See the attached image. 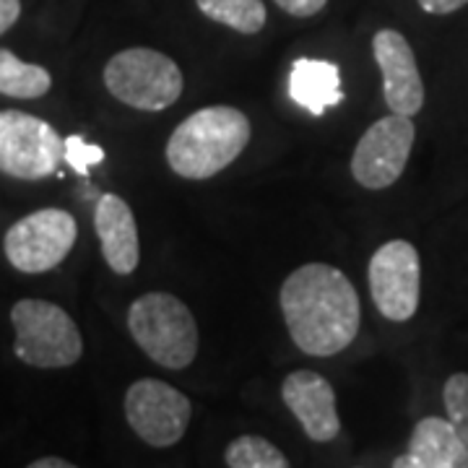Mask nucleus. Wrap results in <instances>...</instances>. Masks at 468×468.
I'll return each instance as SVG.
<instances>
[{
  "label": "nucleus",
  "mask_w": 468,
  "mask_h": 468,
  "mask_svg": "<svg viewBox=\"0 0 468 468\" xmlns=\"http://www.w3.org/2000/svg\"><path fill=\"white\" fill-rule=\"evenodd\" d=\"M279 300L292 341L310 356H334L359 334L362 304L335 266L307 263L292 271Z\"/></svg>",
  "instance_id": "1"
},
{
  "label": "nucleus",
  "mask_w": 468,
  "mask_h": 468,
  "mask_svg": "<svg viewBox=\"0 0 468 468\" xmlns=\"http://www.w3.org/2000/svg\"><path fill=\"white\" fill-rule=\"evenodd\" d=\"M250 144V120L242 110L203 107L175 128L167 141V162L185 180H208L229 167Z\"/></svg>",
  "instance_id": "2"
},
{
  "label": "nucleus",
  "mask_w": 468,
  "mask_h": 468,
  "mask_svg": "<svg viewBox=\"0 0 468 468\" xmlns=\"http://www.w3.org/2000/svg\"><path fill=\"white\" fill-rule=\"evenodd\" d=\"M128 328L151 362L185 369L198 354V325L183 300L167 292H149L131 304Z\"/></svg>",
  "instance_id": "3"
},
{
  "label": "nucleus",
  "mask_w": 468,
  "mask_h": 468,
  "mask_svg": "<svg viewBox=\"0 0 468 468\" xmlns=\"http://www.w3.org/2000/svg\"><path fill=\"white\" fill-rule=\"evenodd\" d=\"M16 356L39 369H63L84 354V338L76 320L48 300H18L11 310Z\"/></svg>",
  "instance_id": "4"
},
{
  "label": "nucleus",
  "mask_w": 468,
  "mask_h": 468,
  "mask_svg": "<svg viewBox=\"0 0 468 468\" xmlns=\"http://www.w3.org/2000/svg\"><path fill=\"white\" fill-rule=\"evenodd\" d=\"M104 86L117 101L133 110L159 112L180 100L185 79L180 66L165 52L131 48L107 60Z\"/></svg>",
  "instance_id": "5"
},
{
  "label": "nucleus",
  "mask_w": 468,
  "mask_h": 468,
  "mask_svg": "<svg viewBox=\"0 0 468 468\" xmlns=\"http://www.w3.org/2000/svg\"><path fill=\"white\" fill-rule=\"evenodd\" d=\"M63 162V138L39 117L3 110L0 112V172L24 183L45 180Z\"/></svg>",
  "instance_id": "6"
},
{
  "label": "nucleus",
  "mask_w": 468,
  "mask_h": 468,
  "mask_svg": "<svg viewBox=\"0 0 468 468\" xmlns=\"http://www.w3.org/2000/svg\"><path fill=\"white\" fill-rule=\"evenodd\" d=\"M79 224L63 208H39L18 218L5 232L3 250L8 263L21 273H48L58 268L73 250Z\"/></svg>",
  "instance_id": "7"
},
{
  "label": "nucleus",
  "mask_w": 468,
  "mask_h": 468,
  "mask_svg": "<svg viewBox=\"0 0 468 468\" xmlns=\"http://www.w3.org/2000/svg\"><path fill=\"white\" fill-rule=\"evenodd\" d=\"M417 128L409 115L390 112L369 125L351 156V175L367 190H385L396 183L409 165Z\"/></svg>",
  "instance_id": "8"
},
{
  "label": "nucleus",
  "mask_w": 468,
  "mask_h": 468,
  "mask_svg": "<svg viewBox=\"0 0 468 468\" xmlns=\"http://www.w3.org/2000/svg\"><path fill=\"white\" fill-rule=\"evenodd\" d=\"M193 406L187 396L165 380L144 378L125 393V417L135 435L151 448H169L180 442L190 424Z\"/></svg>",
  "instance_id": "9"
},
{
  "label": "nucleus",
  "mask_w": 468,
  "mask_h": 468,
  "mask_svg": "<svg viewBox=\"0 0 468 468\" xmlns=\"http://www.w3.org/2000/svg\"><path fill=\"white\" fill-rule=\"evenodd\" d=\"M421 263L419 250L406 239H390L369 261V294L380 315L396 323L414 318L419 310Z\"/></svg>",
  "instance_id": "10"
},
{
  "label": "nucleus",
  "mask_w": 468,
  "mask_h": 468,
  "mask_svg": "<svg viewBox=\"0 0 468 468\" xmlns=\"http://www.w3.org/2000/svg\"><path fill=\"white\" fill-rule=\"evenodd\" d=\"M372 55L383 73L385 104L390 107V112L417 115L424 107V84L406 37L396 29H380L372 37Z\"/></svg>",
  "instance_id": "11"
},
{
  "label": "nucleus",
  "mask_w": 468,
  "mask_h": 468,
  "mask_svg": "<svg viewBox=\"0 0 468 468\" xmlns=\"http://www.w3.org/2000/svg\"><path fill=\"white\" fill-rule=\"evenodd\" d=\"M282 399L289 411L300 419L304 435L315 442H331L341 432V419L335 411V393L331 383L313 369H297L286 375Z\"/></svg>",
  "instance_id": "12"
},
{
  "label": "nucleus",
  "mask_w": 468,
  "mask_h": 468,
  "mask_svg": "<svg viewBox=\"0 0 468 468\" xmlns=\"http://www.w3.org/2000/svg\"><path fill=\"white\" fill-rule=\"evenodd\" d=\"M94 229L107 266L120 276H131L141 261V239L133 208L115 193H104L94 208Z\"/></svg>",
  "instance_id": "13"
},
{
  "label": "nucleus",
  "mask_w": 468,
  "mask_h": 468,
  "mask_svg": "<svg viewBox=\"0 0 468 468\" xmlns=\"http://www.w3.org/2000/svg\"><path fill=\"white\" fill-rule=\"evenodd\" d=\"M396 468H468V445L451 419L427 417L417 421L409 452L393 461Z\"/></svg>",
  "instance_id": "14"
},
{
  "label": "nucleus",
  "mask_w": 468,
  "mask_h": 468,
  "mask_svg": "<svg viewBox=\"0 0 468 468\" xmlns=\"http://www.w3.org/2000/svg\"><path fill=\"white\" fill-rule=\"evenodd\" d=\"M289 97L310 115L320 117L328 107L344 101L338 66L331 60L300 58L289 73Z\"/></svg>",
  "instance_id": "15"
},
{
  "label": "nucleus",
  "mask_w": 468,
  "mask_h": 468,
  "mask_svg": "<svg viewBox=\"0 0 468 468\" xmlns=\"http://www.w3.org/2000/svg\"><path fill=\"white\" fill-rule=\"evenodd\" d=\"M52 76L48 68L24 63L5 48H0V94L11 100H39L50 91Z\"/></svg>",
  "instance_id": "16"
},
{
  "label": "nucleus",
  "mask_w": 468,
  "mask_h": 468,
  "mask_svg": "<svg viewBox=\"0 0 468 468\" xmlns=\"http://www.w3.org/2000/svg\"><path fill=\"white\" fill-rule=\"evenodd\" d=\"M203 16L239 34H258L266 27L263 0H196Z\"/></svg>",
  "instance_id": "17"
},
{
  "label": "nucleus",
  "mask_w": 468,
  "mask_h": 468,
  "mask_svg": "<svg viewBox=\"0 0 468 468\" xmlns=\"http://www.w3.org/2000/svg\"><path fill=\"white\" fill-rule=\"evenodd\" d=\"M227 466L232 468H286L289 461L286 455L266 437L242 435L232 440L224 452Z\"/></svg>",
  "instance_id": "18"
},
{
  "label": "nucleus",
  "mask_w": 468,
  "mask_h": 468,
  "mask_svg": "<svg viewBox=\"0 0 468 468\" xmlns=\"http://www.w3.org/2000/svg\"><path fill=\"white\" fill-rule=\"evenodd\" d=\"M442 401L455 432L468 445V372H455L448 378L442 388Z\"/></svg>",
  "instance_id": "19"
},
{
  "label": "nucleus",
  "mask_w": 468,
  "mask_h": 468,
  "mask_svg": "<svg viewBox=\"0 0 468 468\" xmlns=\"http://www.w3.org/2000/svg\"><path fill=\"white\" fill-rule=\"evenodd\" d=\"M63 159L79 175H89V167L100 165L104 159V151L100 146H94V144H86L81 135H68L63 141Z\"/></svg>",
  "instance_id": "20"
},
{
  "label": "nucleus",
  "mask_w": 468,
  "mask_h": 468,
  "mask_svg": "<svg viewBox=\"0 0 468 468\" xmlns=\"http://www.w3.org/2000/svg\"><path fill=\"white\" fill-rule=\"evenodd\" d=\"M328 0H276V5L294 18H310L325 8Z\"/></svg>",
  "instance_id": "21"
},
{
  "label": "nucleus",
  "mask_w": 468,
  "mask_h": 468,
  "mask_svg": "<svg viewBox=\"0 0 468 468\" xmlns=\"http://www.w3.org/2000/svg\"><path fill=\"white\" fill-rule=\"evenodd\" d=\"M21 16V0H0V37L8 32Z\"/></svg>",
  "instance_id": "22"
},
{
  "label": "nucleus",
  "mask_w": 468,
  "mask_h": 468,
  "mask_svg": "<svg viewBox=\"0 0 468 468\" xmlns=\"http://www.w3.org/2000/svg\"><path fill=\"white\" fill-rule=\"evenodd\" d=\"M419 5L427 11V14H435V16H445V14H452L458 8H463L468 0H417Z\"/></svg>",
  "instance_id": "23"
},
{
  "label": "nucleus",
  "mask_w": 468,
  "mask_h": 468,
  "mask_svg": "<svg viewBox=\"0 0 468 468\" xmlns=\"http://www.w3.org/2000/svg\"><path fill=\"white\" fill-rule=\"evenodd\" d=\"M32 468H73L70 461H63V458H55V455H48V458H37L29 463Z\"/></svg>",
  "instance_id": "24"
}]
</instances>
